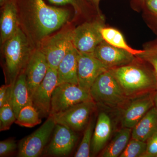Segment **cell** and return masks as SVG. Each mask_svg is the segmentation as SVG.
I'll return each mask as SVG.
<instances>
[{"label": "cell", "instance_id": "4dcf8cb0", "mask_svg": "<svg viewBox=\"0 0 157 157\" xmlns=\"http://www.w3.org/2000/svg\"><path fill=\"white\" fill-rule=\"evenodd\" d=\"M144 5L149 12L157 19V0H146Z\"/></svg>", "mask_w": 157, "mask_h": 157}, {"label": "cell", "instance_id": "8992f818", "mask_svg": "<svg viewBox=\"0 0 157 157\" xmlns=\"http://www.w3.org/2000/svg\"><path fill=\"white\" fill-rule=\"evenodd\" d=\"M105 26L103 18L85 21L73 31V44L79 52L93 53L99 44L104 41L101 29Z\"/></svg>", "mask_w": 157, "mask_h": 157}, {"label": "cell", "instance_id": "30bf717a", "mask_svg": "<svg viewBox=\"0 0 157 157\" xmlns=\"http://www.w3.org/2000/svg\"><path fill=\"white\" fill-rule=\"evenodd\" d=\"M108 70L93 53L78 52L77 77L78 86L90 92L98 76Z\"/></svg>", "mask_w": 157, "mask_h": 157}, {"label": "cell", "instance_id": "52a82bcc", "mask_svg": "<svg viewBox=\"0 0 157 157\" xmlns=\"http://www.w3.org/2000/svg\"><path fill=\"white\" fill-rule=\"evenodd\" d=\"M92 100L90 92L78 85L69 83L58 85L52 93L49 115L62 112L78 103Z\"/></svg>", "mask_w": 157, "mask_h": 157}, {"label": "cell", "instance_id": "7a4b0ae2", "mask_svg": "<svg viewBox=\"0 0 157 157\" xmlns=\"http://www.w3.org/2000/svg\"><path fill=\"white\" fill-rule=\"evenodd\" d=\"M109 70L130 99L157 90V80L152 68L137 63L136 60Z\"/></svg>", "mask_w": 157, "mask_h": 157}, {"label": "cell", "instance_id": "d590c367", "mask_svg": "<svg viewBox=\"0 0 157 157\" xmlns=\"http://www.w3.org/2000/svg\"><path fill=\"white\" fill-rule=\"evenodd\" d=\"M156 157H157V155L156 156Z\"/></svg>", "mask_w": 157, "mask_h": 157}, {"label": "cell", "instance_id": "d6a6232c", "mask_svg": "<svg viewBox=\"0 0 157 157\" xmlns=\"http://www.w3.org/2000/svg\"><path fill=\"white\" fill-rule=\"evenodd\" d=\"M154 107L157 109V90L155 92L154 96Z\"/></svg>", "mask_w": 157, "mask_h": 157}, {"label": "cell", "instance_id": "e575fe53", "mask_svg": "<svg viewBox=\"0 0 157 157\" xmlns=\"http://www.w3.org/2000/svg\"><path fill=\"white\" fill-rule=\"evenodd\" d=\"M134 1H135L136 2H137L143 3L144 4V2H145L146 0H134Z\"/></svg>", "mask_w": 157, "mask_h": 157}, {"label": "cell", "instance_id": "6da1fadb", "mask_svg": "<svg viewBox=\"0 0 157 157\" xmlns=\"http://www.w3.org/2000/svg\"><path fill=\"white\" fill-rule=\"evenodd\" d=\"M20 28L34 48L69 22L70 10L48 6L44 0H15Z\"/></svg>", "mask_w": 157, "mask_h": 157}, {"label": "cell", "instance_id": "d4e9b609", "mask_svg": "<svg viewBox=\"0 0 157 157\" xmlns=\"http://www.w3.org/2000/svg\"><path fill=\"white\" fill-rule=\"evenodd\" d=\"M16 120L11 102L7 101L0 107V131H7L10 129Z\"/></svg>", "mask_w": 157, "mask_h": 157}, {"label": "cell", "instance_id": "d6986e66", "mask_svg": "<svg viewBox=\"0 0 157 157\" xmlns=\"http://www.w3.org/2000/svg\"><path fill=\"white\" fill-rule=\"evenodd\" d=\"M11 104L16 118L23 107L33 105L27 83L25 71L20 74L14 83L11 96Z\"/></svg>", "mask_w": 157, "mask_h": 157}, {"label": "cell", "instance_id": "3957f363", "mask_svg": "<svg viewBox=\"0 0 157 157\" xmlns=\"http://www.w3.org/2000/svg\"><path fill=\"white\" fill-rule=\"evenodd\" d=\"M1 46L7 84L14 86L17 77L25 71L34 48L20 28Z\"/></svg>", "mask_w": 157, "mask_h": 157}, {"label": "cell", "instance_id": "ac0fdd59", "mask_svg": "<svg viewBox=\"0 0 157 157\" xmlns=\"http://www.w3.org/2000/svg\"><path fill=\"white\" fill-rule=\"evenodd\" d=\"M112 122L107 113L101 112L98 115L91 145V152L95 155L106 146L112 132Z\"/></svg>", "mask_w": 157, "mask_h": 157}, {"label": "cell", "instance_id": "836d02e7", "mask_svg": "<svg viewBox=\"0 0 157 157\" xmlns=\"http://www.w3.org/2000/svg\"><path fill=\"white\" fill-rule=\"evenodd\" d=\"M8 0H0V6H2Z\"/></svg>", "mask_w": 157, "mask_h": 157}, {"label": "cell", "instance_id": "4316f807", "mask_svg": "<svg viewBox=\"0 0 157 157\" xmlns=\"http://www.w3.org/2000/svg\"><path fill=\"white\" fill-rule=\"evenodd\" d=\"M51 4L58 6L70 5L73 7L75 14H82L90 9H95L88 0H48Z\"/></svg>", "mask_w": 157, "mask_h": 157}, {"label": "cell", "instance_id": "9c48e42d", "mask_svg": "<svg viewBox=\"0 0 157 157\" xmlns=\"http://www.w3.org/2000/svg\"><path fill=\"white\" fill-rule=\"evenodd\" d=\"M96 107L93 100L78 103L67 109L53 114L56 123L63 125L75 132H80L86 127Z\"/></svg>", "mask_w": 157, "mask_h": 157}, {"label": "cell", "instance_id": "9a60e30c", "mask_svg": "<svg viewBox=\"0 0 157 157\" xmlns=\"http://www.w3.org/2000/svg\"><path fill=\"white\" fill-rule=\"evenodd\" d=\"M93 54L109 69L128 64L137 58L128 52L114 47L104 41L97 46Z\"/></svg>", "mask_w": 157, "mask_h": 157}, {"label": "cell", "instance_id": "603a6c76", "mask_svg": "<svg viewBox=\"0 0 157 157\" xmlns=\"http://www.w3.org/2000/svg\"><path fill=\"white\" fill-rule=\"evenodd\" d=\"M40 113L33 105L23 107L20 111L15 123L21 127L33 128L42 122Z\"/></svg>", "mask_w": 157, "mask_h": 157}, {"label": "cell", "instance_id": "1f68e13d", "mask_svg": "<svg viewBox=\"0 0 157 157\" xmlns=\"http://www.w3.org/2000/svg\"><path fill=\"white\" fill-rule=\"evenodd\" d=\"M90 3L91 4L94 9H95L98 14H100L99 4L101 0H88Z\"/></svg>", "mask_w": 157, "mask_h": 157}, {"label": "cell", "instance_id": "cb8c5ba5", "mask_svg": "<svg viewBox=\"0 0 157 157\" xmlns=\"http://www.w3.org/2000/svg\"><path fill=\"white\" fill-rule=\"evenodd\" d=\"M95 125L94 120L93 118L91 119L86 127L82 140L74 156L90 157L92 140Z\"/></svg>", "mask_w": 157, "mask_h": 157}, {"label": "cell", "instance_id": "ba28073f", "mask_svg": "<svg viewBox=\"0 0 157 157\" xmlns=\"http://www.w3.org/2000/svg\"><path fill=\"white\" fill-rule=\"evenodd\" d=\"M56 125L53 117L49 115L39 128L20 141L18 156L37 157L42 154Z\"/></svg>", "mask_w": 157, "mask_h": 157}, {"label": "cell", "instance_id": "277c9868", "mask_svg": "<svg viewBox=\"0 0 157 157\" xmlns=\"http://www.w3.org/2000/svg\"><path fill=\"white\" fill-rule=\"evenodd\" d=\"M90 93L96 104L110 109L122 108L130 100L109 70L98 76Z\"/></svg>", "mask_w": 157, "mask_h": 157}, {"label": "cell", "instance_id": "5bb4252c", "mask_svg": "<svg viewBox=\"0 0 157 157\" xmlns=\"http://www.w3.org/2000/svg\"><path fill=\"white\" fill-rule=\"evenodd\" d=\"M49 67L44 54L40 48H34L25 70L27 83L31 98L45 78Z\"/></svg>", "mask_w": 157, "mask_h": 157}, {"label": "cell", "instance_id": "8fae6325", "mask_svg": "<svg viewBox=\"0 0 157 157\" xmlns=\"http://www.w3.org/2000/svg\"><path fill=\"white\" fill-rule=\"evenodd\" d=\"M58 84L57 71L50 67L32 97L33 105L42 117L50 115L52 97Z\"/></svg>", "mask_w": 157, "mask_h": 157}, {"label": "cell", "instance_id": "2e32d148", "mask_svg": "<svg viewBox=\"0 0 157 157\" xmlns=\"http://www.w3.org/2000/svg\"><path fill=\"white\" fill-rule=\"evenodd\" d=\"M1 7L0 41L2 45L15 34L20 26L15 0H8Z\"/></svg>", "mask_w": 157, "mask_h": 157}, {"label": "cell", "instance_id": "7402d4cb", "mask_svg": "<svg viewBox=\"0 0 157 157\" xmlns=\"http://www.w3.org/2000/svg\"><path fill=\"white\" fill-rule=\"evenodd\" d=\"M101 33L104 41L114 47L127 51L135 56L143 52V50H137L130 47L123 35L117 29L104 26L101 29Z\"/></svg>", "mask_w": 157, "mask_h": 157}, {"label": "cell", "instance_id": "5b68a950", "mask_svg": "<svg viewBox=\"0 0 157 157\" xmlns=\"http://www.w3.org/2000/svg\"><path fill=\"white\" fill-rule=\"evenodd\" d=\"M74 28L69 22L53 35L45 38L39 48L45 55L49 67L57 70L70 46L73 45Z\"/></svg>", "mask_w": 157, "mask_h": 157}, {"label": "cell", "instance_id": "f1b7e54d", "mask_svg": "<svg viewBox=\"0 0 157 157\" xmlns=\"http://www.w3.org/2000/svg\"><path fill=\"white\" fill-rule=\"evenodd\" d=\"M17 148L15 140L8 139L0 142V156L5 157L11 154Z\"/></svg>", "mask_w": 157, "mask_h": 157}, {"label": "cell", "instance_id": "7c38bea8", "mask_svg": "<svg viewBox=\"0 0 157 157\" xmlns=\"http://www.w3.org/2000/svg\"><path fill=\"white\" fill-rule=\"evenodd\" d=\"M155 92L131 98L130 102L129 101V104H126L122 116V128H133L147 113L154 107Z\"/></svg>", "mask_w": 157, "mask_h": 157}, {"label": "cell", "instance_id": "ffe728a7", "mask_svg": "<svg viewBox=\"0 0 157 157\" xmlns=\"http://www.w3.org/2000/svg\"><path fill=\"white\" fill-rule=\"evenodd\" d=\"M157 132V109L153 107L132 129V138L146 142Z\"/></svg>", "mask_w": 157, "mask_h": 157}, {"label": "cell", "instance_id": "f546056e", "mask_svg": "<svg viewBox=\"0 0 157 157\" xmlns=\"http://www.w3.org/2000/svg\"><path fill=\"white\" fill-rule=\"evenodd\" d=\"M146 142V152L142 157H156L157 155V132L149 138Z\"/></svg>", "mask_w": 157, "mask_h": 157}, {"label": "cell", "instance_id": "83f0119b", "mask_svg": "<svg viewBox=\"0 0 157 157\" xmlns=\"http://www.w3.org/2000/svg\"><path fill=\"white\" fill-rule=\"evenodd\" d=\"M136 57L151 66L157 80V43L149 45Z\"/></svg>", "mask_w": 157, "mask_h": 157}, {"label": "cell", "instance_id": "44dd1931", "mask_svg": "<svg viewBox=\"0 0 157 157\" xmlns=\"http://www.w3.org/2000/svg\"><path fill=\"white\" fill-rule=\"evenodd\" d=\"M132 129L122 128L116 134L110 143L102 151L100 156L117 157L124 151L132 137Z\"/></svg>", "mask_w": 157, "mask_h": 157}, {"label": "cell", "instance_id": "e0dca14e", "mask_svg": "<svg viewBox=\"0 0 157 157\" xmlns=\"http://www.w3.org/2000/svg\"><path fill=\"white\" fill-rule=\"evenodd\" d=\"M78 51L73 44L59 65L58 85L69 83L78 85L77 77Z\"/></svg>", "mask_w": 157, "mask_h": 157}, {"label": "cell", "instance_id": "484cf974", "mask_svg": "<svg viewBox=\"0 0 157 157\" xmlns=\"http://www.w3.org/2000/svg\"><path fill=\"white\" fill-rule=\"evenodd\" d=\"M146 148V142L132 138L119 157H142Z\"/></svg>", "mask_w": 157, "mask_h": 157}, {"label": "cell", "instance_id": "4fadbf2b", "mask_svg": "<svg viewBox=\"0 0 157 157\" xmlns=\"http://www.w3.org/2000/svg\"><path fill=\"white\" fill-rule=\"evenodd\" d=\"M78 139L75 131L63 125L56 124L53 136L46 153L53 156H64L73 150Z\"/></svg>", "mask_w": 157, "mask_h": 157}]
</instances>
